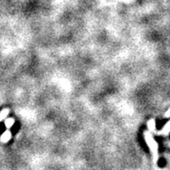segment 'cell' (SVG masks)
<instances>
[{
    "label": "cell",
    "instance_id": "1",
    "mask_svg": "<svg viewBox=\"0 0 170 170\" xmlns=\"http://www.w3.org/2000/svg\"><path fill=\"white\" fill-rule=\"evenodd\" d=\"M145 139H146V141H147V144L149 145V147H150L151 153H152V155H153V160H154V162L156 163L159 159L158 153H157L158 145H157L156 142L154 141L153 137H152V134H151L150 132H147V131L145 132Z\"/></svg>",
    "mask_w": 170,
    "mask_h": 170
},
{
    "label": "cell",
    "instance_id": "2",
    "mask_svg": "<svg viewBox=\"0 0 170 170\" xmlns=\"http://www.w3.org/2000/svg\"><path fill=\"white\" fill-rule=\"evenodd\" d=\"M170 132V121L166 124L165 127H163V129L162 131H158V133H163V134H168Z\"/></svg>",
    "mask_w": 170,
    "mask_h": 170
},
{
    "label": "cell",
    "instance_id": "3",
    "mask_svg": "<svg viewBox=\"0 0 170 170\" xmlns=\"http://www.w3.org/2000/svg\"><path fill=\"white\" fill-rule=\"evenodd\" d=\"M9 139H11V132L6 131L5 133H3L2 137H1V141L2 142H8Z\"/></svg>",
    "mask_w": 170,
    "mask_h": 170
},
{
    "label": "cell",
    "instance_id": "4",
    "mask_svg": "<svg viewBox=\"0 0 170 170\" xmlns=\"http://www.w3.org/2000/svg\"><path fill=\"white\" fill-rule=\"evenodd\" d=\"M13 122H14V121H13V119H12V118L7 119V120H6V122H5L6 127H7V128H9L12 124H13Z\"/></svg>",
    "mask_w": 170,
    "mask_h": 170
}]
</instances>
